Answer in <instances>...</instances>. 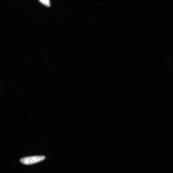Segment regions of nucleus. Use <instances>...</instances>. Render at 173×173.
<instances>
[{
	"label": "nucleus",
	"mask_w": 173,
	"mask_h": 173,
	"mask_svg": "<svg viewBox=\"0 0 173 173\" xmlns=\"http://www.w3.org/2000/svg\"><path fill=\"white\" fill-rule=\"evenodd\" d=\"M44 156L28 157L21 158L20 162L24 164L30 165L37 163L45 160Z\"/></svg>",
	"instance_id": "nucleus-1"
},
{
	"label": "nucleus",
	"mask_w": 173,
	"mask_h": 173,
	"mask_svg": "<svg viewBox=\"0 0 173 173\" xmlns=\"http://www.w3.org/2000/svg\"><path fill=\"white\" fill-rule=\"evenodd\" d=\"M40 2L45 6L49 7L50 6L49 0H39Z\"/></svg>",
	"instance_id": "nucleus-2"
}]
</instances>
